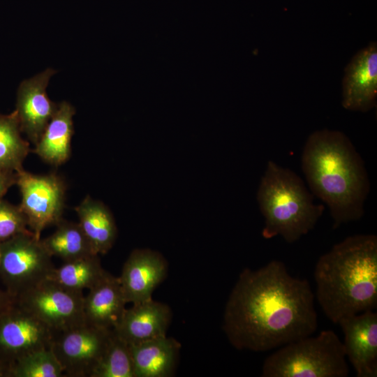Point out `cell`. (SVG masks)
<instances>
[{
  "mask_svg": "<svg viewBox=\"0 0 377 377\" xmlns=\"http://www.w3.org/2000/svg\"><path fill=\"white\" fill-rule=\"evenodd\" d=\"M343 334L346 356L357 377L377 376V313L366 311L342 318L337 323Z\"/></svg>",
  "mask_w": 377,
  "mask_h": 377,
  "instance_id": "cell-11",
  "label": "cell"
},
{
  "mask_svg": "<svg viewBox=\"0 0 377 377\" xmlns=\"http://www.w3.org/2000/svg\"><path fill=\"white\" fill-rule=\"evenodd\" d=\"M314 298L309 281L292 276L281 261L245 268L226 302L223 330L238 350L280 348L315 332Z\"/></svg>",
  "mask_w": 377,
  "mask_h": 377,
  "instance_id": "cell-1",
  "label": "cell"
},
{
  "mask_svg": "<svg viewBox=\"0 0 377 377\" xmlns=\"http://www.w3.org/2000/svg\"><path fill=\"white\" fill-rule=\"evenodd\" d=\"M377 44L371 42L357 52L345 68L342 105L348 110L367 112L376 105Z\"/></svg>",
  "mask_w": 377,
  "mask_h": 377,
  "instance_id": "cell-13",
  "label": "cell"
},
{
  "mask_svg": "<svg viewBox=\"0 0 377 377\" xmlns=\"http://www.w3.org/2000/svg\"><path fill=\"white\" fill-rule=\"evenodd\" d=\"M172 320L170 307L152 298L133 304L112 330L128 344L166 336Z\"/></svg>",
  "mask_w": 377,
  "mask_h": 377,
  "instance_id": "cell-15",
  "label": "cell"
},
{
  "mask_svg": "<svg viewBox=\"0 0 377 377\" xmlns=\"http://www.w3.org/2000/svg\"><path fill=\"white\" fill-rule=\"evenodd\" d=\"M10 366L0 357V377H9Z\"/></svg>",
  "mask_w": 377,
  "mask_h": 377,
  "instance_id": "cell-28",
  "label": "cell"
},
{
  "mask_svg": "<svg viewBox=\"0 0 377 377\" xmlns=\"http://www.w3.org/2000/svg\"><path fill=\"white\" fill-rule=\"evenodd\" d=\"M126 303L119 277L107 272L84 297L85 323L113 330L120 321L126 309Z\"/></svg>",
  "mask_w": 377,
  "mask_h": 377,
  "instance_id": "cell-16",
  "label": "cell"
},
{
  "mask_svg": "<svg viewBox=\"0 0 377 377\" xmlns=\"http://www.w3.org/2000/svg\"><path fill=\"white\" fill-rule=\"evenodd\" d=\"M79 224L94 253L105 254L113 246L117 228L113 215L102 202L86 196L75 208Z\"/></svg>",
  "mask_w": 377,
  "mask_h": 377,
  "instance_id": "cell-19",
  "label": "cell"
},
{
  "mask_svg": "<svg viewBox=\"0 0 377 377\" xmlns=\"http://www.w3.org/2000/svg\"><path fill=\"white\" fill-rule=\"evenodd\" d=\"M107 272L98 255L92 254L64 262L59 267H54L49 279L68 290L83 292L94 286Z\"/></svg>",
  "mask_w": 377,
  "mask_h": 377,
  "instance_id": "cell-20",
  "label": "cell"
},
{
  "mask_svg": "<svg viewBox=\"0 0 377 377\" xmlns=\"http://www.w3.org/2000/svg\"><path fill=\"white\" fill-rule=\"evenodd\" d=\"M16 172L0 170V200L9 188L16 184Z\"/></svg>",
  "mask_w": 377,
  "mask_h": 377,
  "instance_id": "cell-26",
  "label": "cell"
},
{
  "mask_svg": "<svg viewBox=\"0 0 377 377\" xmlns=\"http://www.w3.org/2000/svg\"><path fill=\"white\" fill-rule=\"evenodd\" d=\"M56 71L48 68L24 80L17 90L16 112L22 133L34 145L57 110L58 103L47 96L46 88Z\"/></svg>",
  "mask_w": 377,
  "mask_h": 377,
  "instance_id": "cell-12",
  "label": "cell"
},
{
  "mask_svg": "<svg viewBox=\"0 0 377 377\" xmlns=\"http://www.w3.org/2000/svg\"><path fill=\"white\" fill-rule=\"evenodd\" d=\"M84 297L82 292L68 290L47 278L15 301L56 333L86 324Z\"/></svg>",
  "mask_w": 377,
  "mask_h": 377,
  "instance_id": "cell-7",
  "label": "cell"
},
{
  "mask_svg": "<svg viewBox=\"0 0 377 377\" xmlns=\"http://www.w3.org/2000/svg\"><path fill=\"white\" fill-rule=\"evenodd\" d=\"M134 377H168L174 374L180 343L166 336L129 344Z\"/></svg>",
  "mask_w": 377,
  "mask_h": 377,
  "instance_id": "cell-17",
  "label": "cell"
},
{
  "mask_svg": "<svg viewBox=\"0 0 377 377\" xmlns=\"http://www.w3.org/2000/svg\"><path fill=\"white\" fill-rule=\"evenodd\" d=\"M56 226L57 228L52 235L41 239L52 257L56 256L66 262L96 254L79 223L63 219Z\"/></svg>",
  "mask_w": 377,
  "mask_h": 377,
  "instance_id": "cell-21",
  "label": "cell"
},
{
  "mask_svg": "<svg viewBox=\"0 0 377 377\" xmlns=\"http://www.w3.org/2000/svg\"><path fill=\"white\" fill-rule=\"evenodd\" d=\"M91 377H134L129 344L113 330L105 352Z\"/></svg>",
  "mask_w": 377,
  "mask_h": 377,
  "instance_id": "cell-23",
  "label": "cell"
},
{
  "mask_svg": "<svg viewBox=\"0 0 377 377\" xmlns=\"http://www.w3.org/2000/svg\"><path fill=\"white\" fill-rule=\"evenodd\" d=\"M265 218L262 236L278 235L293 243L313 230L325 206L313 202V195L293 171L269 161L257 193Z\"/></svg>",
  "mask_w": 377,
  "mask_h": 377,
  "instance_id": "cell-4",
  "label": "cell"
},
{
  "mask_svg": "<svg viewBox=\"0 0 377 377\" xmlns=\"http://www.w3.org/2000/svg\"><path fill=\"white\" fill-rule=\"evenodd\" d=\"M317 300L329 320L374 311L377 306V237L349 236L318 260Z\"/></svg>",
  "mask_w": 377,
  "mask_h": 377,
  "instance_id": "cell-3",
  "label": "cell"
},
{
  "mask_svg": "<svg viewBox=\"0 0 377 377\" xmlns=\"http://www.w3.org/2000/svg\"><path fill=\"white\" fill-rule=\"evenodd\" d=\"M343 342L332 330L287 343L264 361L263 377H346Z\"/></svg>",
  "mask_w": 377,
  "mask_h": 377,
  "instance_id": "cell-5",
  "label": "cell"
},
{
  "mask_svg": "<svg viewBox=\"0 0 377 377\" xmlns=\"http://www.w3.org/2000/svg\"><path fill=\"white\" fill-rule=\"evenodd\" d=\"M27 219L20 206L0 200V244L30 231Z\"/></svg>",
  "mask_w": 377,
  "mask_h": 377,
  "instance_id": "cell-25",
  "label": "cell"
},
{
  "mask_svg": "<svg viewBox=\"0 0 377 377\" xmlns=\"http://www.w3.org/2000/svg\"><path fill=\"white\" fill-rule=\"evenodd\" d=\"M75 108L66 101L57 108L33 150L42 160L54 166L64 163L71 154L74 133L73 117Z\"/></svg>",
  "mask_w": 377,
  "mask_h": 377,
  "instance_id": "cell-18",
  "label": "cell"
},
{
  "mask_svg": "<svg viewBox=\"0 0 377 377\" xmlns=\"http://www.w3.org/2000/svg\"><path fill=\"white\" fill-rule=\"evenodd\" d=\"M16 176L22 199L19 206L27 217L29 230L40 239L46 227L63 219L66 183L56 173L34 175L24 168L16 172Z\"/></svg>",
  "mask_w": 377,
  "mask_h": 377,
  "instance_id": "cell-8",
  "label": "cell"
},
{
  "mask_svg": "<svg viewBox=\"0 0 377 377\" xmlns=\"http://www.w3.org/2000/svg\"><path fill=\"white\" fill-rule=\"evenodd\" d=\"M16 110L0 114V170L16 172L30 152L23 139Z\"/></svg>",
  "mask_w": 377,
  "mask_h": 377,
  "instance_id": "cell-22",
  "label": "cell"
},
{
  "mask_svg": "<svg viewBox=\"0 0 377 377\" xmlns=\"http://www.w3.org/2000/svg\"><path fill=\"white\" fill-rule=\"evenodd\" d=\"M54 335L49 327L15 304L0 316V357L11 367L32 352L50 348Z\"/></svg>",
  "mask_w": 377,
  "mask_h": 377,
  "instance_id": "cell-10",
  "label": "cell"
},
{
  "mask_svg": "<svg viewBox=\"0 0 377 377\" xmlns=\"http://www.w3.org/2000/svg\"><path fill=\"white\" fill-rule=\"evenodd\" d=\"M112 330L84 324L54 333L50 348L65 376L91 377L105 352Z\"/></svg>",
  "mask_w": 377,
  "mask_h": 377,
  "instance_id": "cell-9",
  "label": "cell"
},
{
  "mask_svg": "<svg viewBox=\"0 0 377 377\" xmlns=\"http://www.w3.org/2000/svg\"><path fill=\"white\" fill-rule=\"evenodd\" d=\"M15 304V299L6 290L0 288V316L11 309Z\"/></svg>",
  "mask_w": 377,
  "mask_h": 377,
  "instance_id": "cell-27",
  "label": "cell"
},
{
  "mask_svg": "<svg viewBox=\"0 0 377 377\" xmlns=\"http://www.w3.org/2000/svg\"><path fill=\"white\" fill-rule=\"evenodd\" d=\"M63 369L50 348L32 352L15 362L9 377H61Z\"/></svg>",
  "mask_w": 377,
  "mask_h": 377,
  "instance_id": "cell-24",
  "label": "cell"
},
{
  "mask_svg": "<svg viewBox=\"0 0 377 377\" xmlns=\"http://www.w3.org/2000/svg\"><path fill=\"white\" fill-rule=\"evenodd\" d=\"M168 270V263L160 253L149 249L133 250L119 277L126 302L136 304L151 299Z\"/></svg>",
  "mask_w": 377,
  "mask_h": 377,
  "instance_id": "cell-14",
  "label": "cell"
},
{
  "mask_svg": "<svg viewBox=\"0 0 377 377\" xmlns=\"http://www.w3.org/2000/svg\"><path fill=\"white\" fill-rule=\"evenodd\" d=\"M301 163L311 191L330 209L333 228L362 217L369 180L362 158L343 133H312Z\"/></svg>",
  "mask_w": 377,
  "mask_h": 377,
  "instance_id": "cell-2",
  "label": "cell"
},
{
  "mask_svg": "<svg viewBox=\"0 0 377 377\" xmlns=\"http://www.w3.org/2000/svg\"><path fill=\"white\" fill-rule=\"evenodd\" d=\"M41 239L30 230L0 244V279L15 299L49 278L54 267Z\"/></svg>",
  "mask_w": 377,
  "mask_h": 377,
  "instance_id": "cell-6",
  "label": "cell"
}]
</instances>
